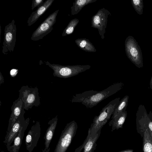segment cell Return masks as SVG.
<instances>
[{
	"label": "cell",
	"mask_w": 152,
	"mask_h": 152,
	"mask_svg": "<svg viewBox=\"0 0 152 152\" xmlns=\"http://www.w3.org/2000/svg\"><path fill=\"white\" fill-rule=\"evenodd\" d=\"M124 86L121 82H118L101 91L93 90L85 91L73 96L71 101L73 103H81L87 108H91L103 100L115 94Z\"/></svg>",
	"instance_id": "6da1fadb"
},
{
	"label": "cell",
	"mask_w": 152,
	"mask_h": 152,
	"mask_svg": "<svg viewBox=\"0 0 152 152\" xmlns=\"http://www.w3.org/2000/svg\"><path fill=\"white\" fill-rule=\"evenodd\" d=\"M120 99V97L117 98L110 101L102 108L98 115L94 117L93 122L89 128L91 135H96L110 119L118 106Z\"/></svg>",
	"instance_id": "7a4b0ae2"
},
{
	"label": "cell",
	"mask_w": 152,
	"mask_h": 152,
	"mask_svg": "<svg viewBox=\"0 0 152 152\" xmlns=\"http://www.w3.org/2000/svg\"><path fill=\"white\" fill-rule=\"evenodd\" d=\"M45 64L53 70V75L54 77L64 78L70 77L78 75L88 69L91 67L89 65L62 66L51 64L48 61L45 62Z\"/></svg>",
	"instance_id": "3957f363"
},
{
	"label": "cell",
	"mask_w": 152,
	"mask_h": 152,
	"mask_svg": "<svg viewBox=\"0 0 152 152\" xmlns=\"http://www.w3.org/2000/svg\"><path fill=\"white\" fill-rule=\"evenodd\" d=\"M77 127L75 121L66 124L62 131L54 152H66L75 135Z\"/></svg>",
	"instance_id": "277c9868"
},
{
	"label": "cell",
	"mask_w": 152,
	"mask_h": 152,
	"mask_svg": "<svg viewBox=\"0 0 152 152\" xmlns=\"http://www.w3.org/2000/svg\"><path fill=\"white\" fill-rule=\"evenodd\" d=\"M19 98L23 102L24 109L28 110L34 106L37 107L40 104V97L37 87L23 86L19 90Z\"/></svg>",
	"instance_id": "5b68a950"
},
{
	"label": "cell",
	"mask_w": 152,
	"mask_h": 152,
	"mask_svg": "<svg viewBox=\"0 0 152 152\" xmlns=\"http://www.w3.org/2000/svg\"><path fill=\"white\" fill-rule=\"evenodd\" d=\"M125 50L128 58L138 68L143 67L142 52L138 42L132 36H129L125 41Z\"/></svg>",
	"instance_id": "8992f818"
},
{
	"label": "cell",
	"mask_w": 152,
	"mask_h": 152,
	"mask_svg": "<svg viewBox=\"0 0 152 152\" xmlns=\"http://www.w3.org/2000/svg\"><path fill=\"white\" fill-rule=\"evenodd\" d=\"M136 121L137 132L141 137L146 129L152 132V112L150 111L148 113L143 105L140 104L138 108Z\"/></svg>",
	"instance_id": "52a82bcc"
},
{
	"label": "cell",
	"mask_w": 152,
	"mask_h": 152,
	"mask_svg": "<svg viewBox=\"0 0 152 152\" xmlns=\"http://www.w3.org/2000/svg\"><path fill=\"white\" fill-rule=\"evenodd\" d=\"M16 31L15 21L13 19L5 27L2 50L4 55L13 51L16 41Z\"/></svg>",
	"instance_id": "ba28073f"
},
{
	"label": "cell",
	"mask_w": 152,
	"mask_h": 152,
	"mask_svg": "<svg viewBox=\"0 0 152 152\" xmlns=\"http://www.w3.org/2000/svg\"><path fill=\"white\" fill-rule=\"evenodd\" d=\"M58 10L55 11L50 15L33 32L31 39L37 41L42 39L49 33L53 29L55 23Z\"/></svg>",
	"instance_id": "9c48e42d"
},
{
	"label": "cell",
	"mask_w": 152,
	"mask_h": 152,
	"mask_svg": "<svg viewBox=\"0 0 152 152\" xmlns=\"http://www.w3.org/2000/svg\"><path fill=\"white\" fill-rule=\"evenodd\" d=\"M41 127L39 122L37 121L28 132L26 137V149L28 152H32L37 146L40 137Z\"/></svg>",
	"instance_id": "30bf717a"
},
{
	"label": "cell",
	"mask_w": 152,
	"mask_h": 152,
	"mask_svg": "<svg viewBox=\"0 0 152 152\" xmlns=\"http://www.w3.org/2000/svg\"><path fill=\"white\" fill-rule=\"evenodd\" d=\"M25 113H23L17 119L10 130L7 132L3 142L5 144L7 149L12 145L21 126L26 120L24 117Z\"/></svg>",
	"instance_id": "8fae6325"
},
{
	"label": "cell",
	"mask_w": 152,
	"mask_h": 152,
	"mask_svg": "<svg viewBox=\"0 0 152 152\" xmlns=\"http://www.w3.org/2000/svg\"><path fill=\"white\" fill-rule=\"evenodd\" d=\"M11 109L12 112L7 132L10 130L17 119L23 113H25L23 102L19 98L13 102Z\"/></svg>",
	"instance_id": "7c38bea8"
},
{
	"label": "cell",
	"mask_w": 152,
	"mask_h": 152,
	"mask_svg": "<svg viewBox=\"0 0 152 152\" xmlns=\"http://www.w3.org/2000/svg\"><path fill=\"white\" fill-rule=\"evenodd\" d=\"M101 132V130H100L96 135L92 136L88 129L87 137L82 145L78 148V151H81L84 149L83 152H94L97 145L96 142L100 136Z\"/></svg>",
	"instance_id": "4fadbf2b"
},
{
	"label": "cell",
	"mask_w": 152,
	"mask_h": 152,
	"mask_svg": "<svg viewBox=\"0 0 152 152\" xmlns=\"http://www.w3.org/2000/svg\"><path fill=\"white\" fill-rule=\"evenodd\" d=\"M29 118H26L21 126L18 133L15 138L12 145L7 150L9 152H19L21 146L25 132L29 124Z\"/></svg>",
	"instance_id": "5bb4252c"
},
{
	"label": "cell",
	"mask_w": 152,
	"mask_h": 152,
	"mask_svg": "<svg viewBox=\"0 0 152 152\" xmlns=\"http://www.w3.org/2000/svg\"><path fill=\"white\" fill-rule=\"evenodd\" d=\"M54 0H47L38 7L35 11L33 12L27 20L28 26H30L34 24L39 18L48 9Z\"/></svg>",
	"instance_id": "9a60e30c"
},
{
	"label": "cell",
	"mask_w": 152,
	"mask_h": 152,
	"mask_svg": "<svg viewBox=\"0 0 152 152\" xmlns=\"http://www.w3.org/2000/svg\"><path fill=\"white\" fill-rule=\"evenodd\" d=\"M58 122V116L50 120L48 123L49 126L46 131L44 138L45 139V148L42 152L46 151L50 148L49 146L54 135Z\"/></svg>",
	"instance_id": "2e32d148"
},
{
	"label": "cell",
	"mask_w": 152,
	"mask_h": 152,
	"mask_svg": "<svg viewBox=\"0 0 152 152\" xmlns=\"http://www.w3.org/2000/svg\"><path fill=\"white\" fill-rule=\"evenodd\" d=\"M127 116V112L126 110L120 113L117 116L112 119L109 123L110 126H112L111 131L118 130L123 127V125Z\"/></svg>",
	"instance_id": "e0dca14e"
},
{
	"label": "cell",
	"mask_w": 152,
	"mask_h": 152,
	"mask_svg": "<svg viewBox=\"0 0 152 152\" xmlns=\"http://www.w3.org/2000/svg\"><path fill=\"white\" fill-rule=\"evenodd\" d=\"M142 138V151L143 152H152V132L148 129L143 133Z\"/></svg>",
	"instance_id": "ac0fdd59"
},
{
	"label": "cell",
	"mask_w": 152,
	"mask_h": 152,
	"mask_svg": "<svg viewBox=\"0 0 152 152\" xmlns=\"http://www.w3.org/2000/svg\"><path fill=\"white\" fill-rule=\"evenodd\" d=\"M129 99V96L126 95L120 101V102L114 111L111 119L117 116L120 113L126 110L128 105Z\"/></svg>",
	"instance_id": "d6986e66"
},
{
	"label": "cell",
	"mask_w": 152,
	"mask_h": 152,
	"mask_svg": "<svg viewBox=\"0 0 152 152\" xmlns=\"http://www.w3.org/2000/svg\"><path fill=\"white\" fill-rule=\"evenodd\" d=\"M131 3L135 10L138 14H142L143 7V0H132Z\"/></svg>",
	"instance_id": "ffe728a7"
},
{
	"label": "cell",
	"mask_w": 152,
	"mask_h": 152,
	"mask_svg": "<svg viewBox=\"0 0 152 152\" xmlns=\"http://www.w3.org/2000/svg\"><path fill=\"white\" fill-rule=\"evenodd\" d=\"M44 3V0H33L31 6V9L33 10L36 7H39Z\"/></svg>",
	"instance_id": "44dd1931"
},
{
	"label": "cell",
	"mask_w": 152,
	"mask_h": 152,
	"mask_svg": "<svg viewBox=\"0 0 152 152\" xmlns=\"http://www.w3.org/2000/svg\"><path fill=\"white\" fill-rule=\"evenodd\" d=\"M74 30L73 27L72 26H69L67 29H66V31H64L62 34L63 36H64L66 34H69L72 33Z\"/></svg>",
	"instance_id": "7402d4cb"
},
{
	"label": "cell",
	"mask_w": 152,
	"mask_h": 152,
	"mask_svg": "<svg viewBox=\"0 0 152 152\" xmlns=\"http://www.w3.org/2000/svg\"><path fill=\"white\" fill-rule=\"evenodd\" d=\"M18 72V70L16 69H12L10 71V74L12 77H15Z\"/></svg>",
	"instance_id": "603a6c76"
},
{
	"label": "cell",
	"mask_w": 152,
	"mask_h": 152,
	"mask_svg": "<svg viewBox=\"0 0 152 152\" xmlns=\"http://www.w3.org/2000/svg\"><path fill=\"white\" fill-rule=\"evenodd\" d=\"M87 1L86 0H79L77 1V3L79 6L84 5Z\"/></svg>",
	"instance_id": "cb8c5ba5"
},
{
	"label": "cell",
	"mask_w": 152,
	"mask_h": 152,
	"mask_svg": "<svg viewBox=\"0 0 152 152\" xmlns=\"http://www.w3.org/2000/svg\"><path fill=\"white\" fill-rule=\"evenodd\" d=\"M94 23L96 24H98L100 23V18L98 16H95L94 19Z\"/></svg>",
	"instance_id": "d4e9b609"
},
{
	"label": "cell",
	"mask_w": 152,
	"mask_h": 152,
	"mask_svg": "<svg viewBox=\"0 0 152 152\" xmlns=\"http://www.w3.org/2000/svg\"><path fill=\"white\" fill-rule=\"evenodd\" d=\"M0 84L1 85L4 83V80L3 77L1 72H0Z\"/></svg>",
	"instance_id": "484cf974"
},
{
	"label": "cell",
	"mask_w": 152,
	"mask_h": 152,
	"mask_svg": "<svg viewBox=\"0 0 152 152\" xmlns=\"http://www.w3.org/2000/svg\"><path fill=\"white\" fill-rule=\"evenodd\" d=\"M133 150L132 149H128L121 151L118 152H133Z\"/></svg>",
	"instance_id": "4316f807"
},
{
	"label": "cell",
	"mask_w": 152,
	"mask_h": 152,
	"mask_svg": "<svg viewBox=\"0 0 152 152\" xmlns=\"http://www.w3.org/2000/svg\"><path fill=\"white\" fill-rule=\"evenodd\" d=\"M150 87L152 90V76L150 82Z\"/></svg>",
	"instance_id": "83f0119b"
},
{
	"label": "cell",
	"mask_w": 152,
	"mask_h": 152,
	"mask_svg": "<svg viewBox=\"0 0 152 152\" xmlns=\"http://www.w3.org/2000/svg\"><path fill=\"white\" fill-rule=\"evenodd\" d=\"M83 44L86 45V41L85 40H83L81 42Z\"/></svg>",
	"instance_id": "f1b7e54d"
},
{
	"label": "cell",
	"mask_w": 152,
	"mask_h": 152,
	"mask_svg": "<svg viewBox=\"0 0 152 152\" xmlns=\"http://www.w3.org/2000/svg\"><path fill=\"white\" fill-rule=\"evenodd\" d=\"M86 45H85L81 43H80V46L82 48H83Z\"/></svg>",
	"instance_id": "f546056e"
},
{
	"label": "cell",
	"mask_w": 152,
	"mask_h": 152,
	"mask_svg": "<svg viewBox=\"0 0 152 152\" xmlns=\"http://www.w3.org/2000/svg\"><path fill=\"white\" fill-rule=\"evenodd\" d=\"M50 147L49 148L47 151H43V152H51L50 151Z\"/></svg>",
	"instance_id": "4dcf8cb0"
},
{
	"label": "cell",
	"mask_w": 152,
	"mask_h": 152,
	"mask_svg": "<svg viewBox=\"0 0 152 152\" xmlns=\"http://www.w3.org/2000/svg\"><path fill=\"white\" fill-rule=\"evenodd\" d=\"M1 152H4L3 151H1Z\"/></svg>",
	"instance_id": "1f68e13d"
}]
</instances>
